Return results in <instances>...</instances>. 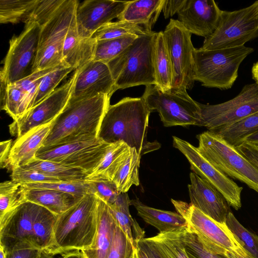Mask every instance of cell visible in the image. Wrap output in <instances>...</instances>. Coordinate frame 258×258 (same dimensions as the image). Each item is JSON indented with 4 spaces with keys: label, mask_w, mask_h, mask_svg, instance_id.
<instances>
[{
    "label": "cell",
    "mask_w": 258,
    "mask_h": 258,
    "mask_svg": "<svg viewBox=\"0 0 258 258\" xmlns=\"http://www.w3.org/2000/svg\"><path fill=\"white\" fill-rule=\"evenodd\" d=\"M150 113L142 97L124 98L107 108L98 138L108 143L122 141L141 156L157 150L160 148L159 143L147 139Z\"/></svg>",
    "instance_id": "obj_1"
},
{
    "label": "cell",
    "mask_w": 258,
    "mask_h": 258,
    "mask_svg": "<svg viewBox=\"0 0 258 258\" xmlns=\"http://www.w3.org/2000/svg\"><path fill=\"white\" fill-rule=\"evenodd\" d=\"M110 98L107 95L99 94L69 101L52 122L42 147H53L97 138L102 119L110 105Z\"/></svg>",
    "instance_id": "obj_2"
},
{
    "label": "cell",
    "mask_w": 258,
    "mask_h": 258,
    "mask_svg": "<svg viewBox=\"0 0 258 258\" xmlns=\"http://www.w3.org/2000/svg\"><path fill=\"white\" fill-rule=\"evenodd\" d=\"M97 205V197L89 193L57 216L52 243L45 251L55 255L90 248L98 227Z\"/></svg>",
    "instance_id": "obj_3"
},
{
    "label": "cell",
    "mask_w": 258,
    "mask_h": 258,
    "mask_svg": "<svg viewBox=\"0 0 258 258\" xmlns=\"http://www.w3.org/2000/svg\"><path fill=\"white\" fill-rule=\"evenodd\" d=\"M156 33L139 36L107 65L114 81L115 91L136 86L156 85L153 49Z\"/></svg>",
    "instance_id": "obj_4"
},
{
    "label": "cell",
    "mask_w": 258,
    "mask_h": 258,
    "mask_svg": "<svg viewBox=\"0 0 258 258\" xmlns=\"http://www.w3.org/2000/svg\"><path fill=\"white\" fill-rule=\"evenodd\" d=\"M254 51L244 45L229 48L194 50V79L209 88L227 90L238 77L239 66Z\"/></svg>",
    "instance_id": "obj_5"
},
{
    "label": "cell",
    "mask_w": 258,
    "mask_h": 258,
    "mask_svg": "<svg viewBox=\"0 0 258 258\" xmlns=\"http://www.w3.org/2000/svg\"><path fill=\"white\" fill-rule=\"evenodd\" d=\"M197 138L198 150L211 164L227 176L258 192V170L234 147L209 131Z\"/></svg>",
    "instance_id": "obj_6"
},
{
    "label": "cell",
    "mask_w": 258,
    "mask_h": 258,
    "mask_svg": "<svg viewBox=\"0 0 258 258\" xmlns=\"http://www.w3.org/2000/svg\"><path fill=\"white\" fill-rule=\"evenodd\" d=\"M258 37V1L234 11H222L215 31L205 38L204 50L233 48L244 45Z\"/></svg>",
    "instance_id": "obj_7"
},
{
    "label": "cell",
    "mask_w": 258,
    "mask_h": 258,
    "mask_svg": "<svg viewBox=\"0 0 258 258\" xmlns=\"http://www.w3.org/2000/svg\"><path fill=\"white\" fill-rule=\"evenodd\" d=\"M79 2L64 0L51 18L41 26L38 52L32 73L63 62L64 40Z\"/></svg>",
    "instance_id": "obj_8"
},
{
    "label": "cell",
    "mask_w": 258,
    "mask_h": 258,
    "mask_svg": "<svg viewBox=\"0 0 258 258\" xmlns=\"http://www.w3.org/2000/svg\"><path fill=\"white\" fill-rule=\"evenodd\" d=\"M151 112L157 111L164 126H201L200 108L187 92H164L156 85L146 86L142 97Z\"/></svg>",
    "instance_id": "obj_9"
},
{
    "label": "cell",
    "mask_w": 258,
    "mask_h": 258,
    "mask_svg": "<svg viewBox=\"0 0 258 258\" xmlns=\"http://www.w3.org/2000/svg\"><path fill=\"white\" fill-rule=\"evenodd\" d=\"M163 32L170 59L172 81L171 91L187 92L194 84V50L191 34L178 20L171 19Z\"/></svg>",
    "instance_id": "obj_10"
},
{
    "label": "cell",
    "mask_w": 258,
    "mask_h": 258,
    "mask_svg": "<svg viewBox=\"0 0 258 258\" xmlns=\"http://www.w3.org/2000/svg\"><path fill=\"white\" fill-rule=\"evenodd\" d=\"M171 201L177 213L185 219L187 228L207 249L215 253L228 254L242 248L225 223L213 220L190 204Z\"/></svg>",
    "instance_id": "obj_11"
},
{
    "label": "cell",
    "mask_w": 258,
    "mask_h": 258,
    "mask_svg": "<svg viewBox=\"0 0 258 258\" xmlns=\"http://www.w3.org/2000/svg\"><path fill=\"white\" fill-rule=\"evenodd\" d=\"M198 104L201 126L211 131L232 124L258 111V85L254 83L244 85L236 96L221 103Z\"/></svg>",
    "instance_id": "obj_12"
},
{
    "label": "cell",
    "mask_w": 258,
    "mask_h": 258,
    "mask_svg": "<svg viewBox=\"0 0 258 258\" xmlns=\"http://www.w3.org/2000/svg\"><path fill=\"white\" fill-rule=\"evenodd\" d=\"M111 144L97 138L53 147H42L36 158L79 168L88 175L100 163Z\"/></svg>",
    "instance_id": "obj_13"
},
{
    "label": "cell",
    "mask_w": 258,
    "mask_h": 258,
    "mask_svg": "<svg viewBox=\"0 0 258 258\" xmlns=\"http://www.w3.org/2000/svg\"><path fill=\"white\" fill-rule=\"evenodd\" d=\"M41 27L36 23L25 24L21 34L13 36L4 59V72L10 84H14L32 74L38 52Z\"/></svg>",
    "instance_id": "obj_14"
},
{
    "label": "cell",
    "mask_w": 258,
    "mask_h": 258,
    "mask_svg": "<svg viewBox=\"0 0 258 258\" xmlns=\"http://www.w3.org/2000/svg\"><path fill=\"white\" fill-rule=\"evenodd\" d=\"M77 74L76 70L64 84L14 120L9 125L11 134L18 138L35 127L52 123L68 104Z\"/></svg>",
    "instance_id": "obj_15"
},
{
    "label": "cell",
    "mask_w": 258,
    "mask_h": 258,
    "mask_svg": "<svg viewBox=\"0 0 258 258\" xmlns=\"http://www.w3.org/2000/svg\"><path fill=\"white\" fill-rule=\"evenodd\" d=\"M173 146L185 156L193 172L216 188L230 206L236 210L241 208L242 187L215 167L201 154L197 147L188 142L173 136Z\"/></svg>",
    "instance_id": "obj_16"
},
{
    "label": "cell",
    "mask_w": 258,
    "mask_h": 258,
    "mask_svg": "<svg viewBox=\"0 0 258 258\" xmlns=\"http://www.w3.org/2000/svg\"><path fill=\"white\" fill-rule=\"evenodd\" d=\"M41 207L27 201L0 224V245L5 252L23 248L39 249L35 240L34 226Z\"/></svg>",
    "instance_id": "obj_17"
},
{
    "label": "cell",
    "mask_w": 258,
    "mask_h": 258,
    "mask_svg": "<svg viewBox=\"0 0 258 258\" xmlns=\"http://www.w3.org/2000/svg\"><path fill=\"white\" fill-rule=\"evenodd\" d=\"M129 1L87 0L78 6L75 14L80 37L90 38L102 26L118 18Z\"/></svg>",
    "instance_id": "obj_18"
},
{
    "label": "cell",
    "mask_w": 258,
    "mask_h": 258,
    "mask_svg": "<svg viewBox=\"0 0 258 258\" xmlns=\"http://www.w3.org/2000/svg\"><path fill=\"white\" fill-rule=\"evenodd\" d=\"M77 70L69 101L99 94L111 96L115 92L114 81L107 63L92 60Z\"/></svg>",
    "instance_id": "obj_19"
},
{
    "label": "cell",
    "mask_w": 258,
    "mask_h": 258,
    "mask_svg": "<svg viewBox=\"0 0 258 258\" xmlns=\"http://www.w3.org/2000/svg\"><path fill=\"white\" fill-rule=\"evenodd\" d=\"M221 12L213 0H185L178 20L191 34L206 38L217 28Z\"/></svg>",
    "instance_id": "obj_20"
},
{
    "label": "cell",
    "mask_w": 258,
    "mask_h": 258,
    "mask_svg": "<svg viewBox=\"0 0 258 258\" xmlns=\"http://www.w3.org/2000/svg\"><path fill=\"white\" fill-rule=\"evenodd\" d=\"M188 189L190 204L213 220L225 223L231 212L223 195L214 186L195 173L189 174Z\"/></svg>",
    "instance_id": "obj_21"
},
{
    "label": "cell",
    "mask_w": 258,
    "mask_h": 258,
    "mask_svg": "<svg viewBox=\"0 0 258 258\" xmlns=\"http://www.w3.org/2000/svg\"><path fill=\"white\" fill-rule=\"evenodd\" d=\"M97 218L94 242L90 248L82 251L86 258H107L115 234L117 222L112 210L107 203L99 198Z\"/></svg>",
    "instance_id": "obj_22"
},
{
    "label": "cell",
    "mask_w": 258,
    "mask_h": 258,
    "mask_svg": "<svg viewBox=\"0 0 258 258\" xmlns=\"http://www.w3.org/2000/svg\"><path fill=\"white\" fill-rule=\"evenodd\" d=\"M51 124L35 127L13 143L8 158V167L12 170L21 167L36 158V155L47 137Z\"/></svg>",
    "instance_id": "obj_23"
},
{
    "label": "cell",
    "mask_w": 258,
    "mask_h": 258,
    "mask_svg": "<svg viewBox=\"0 0 258 258\" xmlns=\"http://www.w3.org/2000/svg\"><path fill=\"white\" fill-rule=\"evenodd\" d=\"M96 44V41L92 37H80L75 15L63 44V61L75 71L79 69L93 59Z\"/></svg>",
    "instance_id": "obj_24"
},
{
    "label": "cell",
    "mask_w": 258,
    "mask_h": 258,
    "mask_svg": "<svg viewBox=\"0 0 258 258\" xmlns=\"http://www.w3.org/2000/svg\"><path fill=\"white\" fill-rule=\"evenodd\" d=\"M144 221L157 229L160 233L178 230L187 227L185 219L178 213L157 209L143 204L138 198L131 200Z\"/></svg>",
    "instance_id": "obj_25"
},
{
    "label": "cell",
    "mask_w": 258,
    "mask_h": 258,
    "mask_svg": "<svg viewBox=\"0 0 258 258\" xmlns=\"http://www.w3.org/2000/svg\"><path fill=\"white\" fill-rule=\"evenodd\" d=\"M25 196L27 201L41 206L56 216L68 210L83 197L53 189L26 187Z\"/></svg>",
    "instance_id": "obj_26"
},
{
    "label": "cell",
    "mask_w": 258,
    "mask_h": 258,
    "mask_svg": "<svg viewBox=\"0 0 258 258\" xmlns=\"http://www.w3.org/2000/svg\"><path fill=\"white\" fill-rule=\"evenodd\" d=\"M165 0H136L129 1L118 17L119 21L137 24L152 32L162 11Z\"/></svg>",
    "instance_id": "obj_27"
},
{
    "label": "cell",
    "mask_w": 258,
    "mask_h": 258,
    "mask_svg": "<svg viewBox=\"0 0 258 258\" xmlns=\"http://www.w3.org/2000/svg\"><path fill=\"white\" fill-rule=\"evenodd\" d=\"M130 148L122 141L111 143L100 163L86 179L112 180L126 159Z\"/></svg>",
    "instance_id": "obj_28"
},
{
    "label": "cell",
    "mask_w": 258,
    "mask_h": 258,
    "mask_svg": "<svg viewBox=\"0 0 258 258\" xmlns=\"http://www.w3.org/2000/svg\"><path fill=\"white\" fill-rule=\"evenodd\" d=\"M153 64L156 85L162 91H170L172 73L163 32H156L153 44Z\"/></svg>",
    "instance_id": "obj_29"
},
{
    "label": "cell",
    "mask_w": 258,
    "mask_h": 258,
    "mask_svg": "<svg viewBox=\"0 0 258 258\" xmlns=\"http://www.w3.org/2000/svg\"><path fill=\"white\" fill-rule=\"evenodd\" d=\"M21 168L37 171L63 181H78L86 180L88 174L82 169L67 165L35 158Z\"/></svg>",
    "instance_id": "obj_30"
},
{
    "label": "cell",
    "mask_w": 258,
    "mask_h": 258,
    "mask_svg": "<svg viewBox=\"0 0 258 258\" xmlns=\"http://www.w3.org/2000/svg\"><path fill=\"white\" fill-rule=\"evenodd\" d=\"M130 201L127 192H121L115 202L109 205L117 223L135 246L144 238L145 232L130 213Z\"/></svg>",
    "instance_id": "obj_31"
},
{
    "label": "cell",
    "mask_w": 258,
    "mask_h": 258,
    "mask_svg": "<svg viewBox=\"0 0 258 258\" xmlns=\"http://www.w3.org/2000/svg\"><path fill=\"white\" fill-rule=\"evenodd\" d=\"M209 131L236 147L241 144L247 137L258 132V111L236 123Z\"/></svg>",
    "instance_id": "obj_32"
},
{
    "label": "cell",
    "mask_w": 258,
    "mask_h": 258,
    "mask_svg": "<svg viewBox=\"0 0 258 258\" xmlns=\"http://www.w3.org/2000/svg\"><path fill=\"white\" fill-rule=\"evenodd\" d=\"M26 187L21 183L7 180L0 184V224L21 205L27 202Z\"/></svg>",
    "instance_id": "obj_33"
},
{
    "label": "cell",
    "mask_w": 258,
    "mask_h": 258,
    "mask_svg": "<svg viewBox=\"0 0 258 258\" xmlns=\"http://www.w3.org/2000/svg\"><path fill=\"white\" fill-rule=\"evenodd\" d=\"M141 156L133 148H130L126 159L112 181L120 192H127L133 185L140 184L139 169Z\"/></svg>",
    "instance_id": "obj_34"
},
{
    "label": "cell",
    "mask_w": 258,
    "mask_h": 258,
    "mask_svg": "<svg viewBox=\"0 0 258 258\" xmlns=\"http://www.w3.org/2000/svg\"><path fill=\"white\" fill-rule=\"evenodd\" d=\"M37 2L38 0H0V23H27Z\"/></svg>",
    "instance_id": "obj_35"
},
{
    "label": "cell",
    "mask_w": 258,
    "mask_h": 258,
    "mask_svg": "<svg viewBox=\"0 0 258 258\" xmlns=\"http://www.w3.org/2000/svg\"><path fill=\"white\" fill-rule=\"evenodd\" d=\"M152 32L137 24L118 21L109 22L102 26L94 33L92 38L97 41L132 35L139 36Z\"/></svg>",
    "instance_id": "obj_36"
},
{
    "label": "cell",
    "mask_w": 258,
    "mask_h": 258,
    "mask_svg": "<svg viewBox=\"0 0 258 258\" xmlns=\"http://www.w3.org/2000/svg\"><path fill=\"white\" fill-rule=\"evenodd\" d=\"M138 37L132 35L96 41L93 60L107 64L128 47Z\"/></svg>",
    "instance_id": "obj_37"
},
{
    "label": "cell",
    "mask_w": 258,
    "mask_h": 258,
    "mask_svg": "<svg viewBox=\"0 0 258 258\" xmlns=\"http://www.w3.org/2000/svg\"><path fill=\"white\" fill-rule=\"evenodd\" d=\"M74 69L63 61L42 79L32 100L31 108L36 106L56 90L60 82Z\"/></svg>",
    "instance_id": "obj_38"
},
{
    "label": "cell",
    "mask_w": 258,
    "mask_h": 258,
    "mask_svg": "<svg viewBox=\"0 0 258 258\" xmlns=\"http://www.w3.org/2000/svg\"><path fill=\"white\" fill-rule=\"evenodd\" d=\"M225 223L245 252L252 258H258V236L244 228L231 212Z\"/></svg>",
    "instance_id": "obj_39"
},
{
    "label": "cell",
    "mask_w": 258,
    "mask_h": 258,
    "mask_svg": "<svg viewBox=\"0 0 258 258\" xmlns=\"http://www.w3.org/2000/svg\"><path fill=\"white\" fill-rule=\"evenodd\" d=\"M180 230L159 232L153 237L168 258H189L182 240Z\"/></svg>",
    "instance_id": "obj_40"
},
{
    "label": "cell",
    "mask_w": 258,
    "mask_h": 258,
    "mask_svg": "<svg viewBox=\"0 0 258 258\" xmlns=\"http://www.w3.org/2000/svg\"><path fill=\"white\" fill-rule=\"evenodd\" d=\"M181 236L186 252L189 258H232L229 253L220 254L207 249L196 235L187 227L181 229Z\"/></svg>",
    "instance_id": "obj_41"
},
{
    "label": "cell",
    "mask_w": 258,
    "mask_h": 258,
    "mask_svg": "<svg viewBox=\"0 0 258 258\" xmlns=\"http://www.w3.org/2000/svg\"><path fill=\"white\" fill-rule=\"evenodd\" d=\"M23 184L27 188L53 189L82 197L90 193L89 185L86 180Z\"/></svg>",
    "instance_id": "obj_42"
},
{
    "label": "cell",
    "mask_w": 258,
    "mask_h": 258,
    "mask_svg": "<svg viewBox=\"0 0 258 258\" xmlns=\"http://www.w3.org/2000/svg\"><path fill=\"white\" fill-rule=\"evenodd\" d=\"M135 246L117 223L107 258H134Z\"/></svg>",
    "instance_id": "obj_43"
},
{
    "label": "cell",
    "mask_w": 258,
    "mask_h": 258,
    "mask_svg": "<svg viewBox=\"0 0 258 258\" xmlns=\"http://www.w3.org/2000/svg\"><path fill=\"white\" fill-rule=\"evenodd\" d=\"M64 0H38L27 23H36L41 27L53 16Z\"/></svg>",
    "instance_id": "obj_44"
},
{
    "label": "cell",
    "mask_w": 258,
    "mask_h": 258,
    "mask_svg": "<svg viewBox=\"0 0 258 258\" xmlns=\"http://www.w3.org/2000/svg\"><path fill=\"white\" fill-rule=\"evenodd\" d=\"M86 180L89 185L90 193L94 194L108 205L114 203L121 193L112 180Z\"/></svg>",
    "instance_id": "obj_45"
},
{
    "label": "cell",
    "mask_w": 258,
    "mask_h": 258,
    "mask_svg": "<svg viewBox=\"0 0 258 258\" xmlns=\"http://www.w3.org/2000/svg\"><path fill=\"white\" fill-rule=\"evenodd\" d=\"M25 96V93L15 83L10 84L2 110H5L14 120L20 117V111Z\"/></svg>",
    "instance_id": "obj_46"
},
{
    "label": "cell",
    "mask_w": 258,
    "mask_h": 258,
    "mask_svg": "<svg viewBox=\"0 0 258 258\" xmlns=\"http://www.w3.org/2000/svg\"><path fill=\"white\" fill-rule=\"evenodd\" d=\"M11 177L12 180L22 184L63 181L60 179L21 167L13 169Z\"/></svg>",
    "instance_id": "obj_47"
},
{
    "label": "cell",
    "mask_w": 258,
    "mask_h": 258,
    "mask_svg": "<svg viewBox=\"0 0 258 258\" xmlns=\"http://www.w3.org/2000/svg\"><path fill=\"white\" fill-rule=\"evenodd\" d=\"M136 244L146 253L149 258H168L153 237L144 238Z\"/></svg>",
    "instance_id": "obj_48"
},
{
    "label": "cell",
    "mask_w": 258,
    "mask_h": 258,
    "mask_svg": "<svg viewBox=\"0 0 258 258\" xmlns=\"http://www.w3.org/2000/svg\"><path fill=\"white\" fill-rule=\"evenodd\" d=\"M235 149L248 160L258 170V146L246 142L234 147Z\"/></svg>",
    "instance_id": "obj_49"
},
{
    "label": "cell",
    "mask_w": 258,
    "mask_h": 258,
    "mask_svg": "<svg viewBox=\"0 0 258 258\" xmlns=\"http://www.w3.org/2000/svg\"><path fill=\"white\" fill-rule=\"evenodd\" d=\"M41 249L37 248H23L6 252V258H39Z\"/></svg>",
    "instance_id": "obj_50"
},
{
    "label": "cell",
    "mask_w": 258,
    "mask_h": 258,
    "mask_svg": "<svg viewBox=\"0 0 258 258\" xmlns=\"http://www.w3.org/2000/svg\"><path fill=\"white\" fill-rule=\"evenodd\" d=\"M185 0H165L162 11L165 19L173 16L180 10Z\"/></svg>",
    "instance_id": "obj_51"
},
{
    "label": "cell",
    "mask_w": 258,
    "mask_h": 258,
    "mask_svg": "<svg viewBox=\"0 0 258 258\" xmlns=\"http://www.w3.org/2000/svg\"><path fill=\"white\" fill-rule=\"evenodd\" d=\"M12 140H6L0 143V164L2 168H7L8 158L12 146Z\"/></svg>",
    "instance_id": "obj_52"
},
{
    "label": "cell",
    "mask_w": 258,
    "mask_h": 258,
    "mask_svg": "<svg viewBox=\"0 0 258 258\" xmlns=\"http://www.w3.org/2000/svg\"><path fill=\"white\" fill-rule=\"evenodd\" d=\"M1 89H0V101L1 108L4 105L9 84L4 73L1 70L0 72Z\"/></svg>",
    "instance_id": "obj_53"
},
{
    "label": "cell",
    "mask_w": 258,
    "mask_h": 258,
    "mask_svg": "<svg viewBox=\"0 0 258 258\" xmlns=\"http://www.w3.org/2000/svg\"><path fill=\"white\" fill-rule=\"evenodd\" d=\"M62 258H86L81 250H73L62 255Z\"/></svg>",
    "instance_id": "obj_54"
},
{
    "label": "cell",
    "mask_w": 258,
    "mask_h": 258,
    "mask_svg": "<svg viewBox=\"0 0 258 258\" xmlns=\"http://www.w3.org/2000/svg\"><path fill=\"white\" fill-rule=\"evenodd\" d=\"M229 254L232 258H252L243 248L239 249L236 251L229 253Z\"/></svg>",
    "instance_id": "obj_55"
},
{
    "label": "cell",
    "mask_w": 258,
    "mask_h": 258,
    "mask_svg": "<svg viewBox=\"0 0 258 258\" xmlns=\"http://www.w3.org/2000/svg\"><path fill=\"white\" fill-rule=\"evenodd\" d=\"M244 142L258 146V132L254 133L247 137Z\"/></svg>",
    "instance_id": "obj_56"
},
{
    "label": "cell",
    "mask_w": 258,
    "mask_h": 258,
    "mask_svg": "<svg viewBox=\"0 0 258 258\" xmlns=\"http://www.w3.org/2000/svg\"><path fill=\"white\" fill-rule=\"evenodd\" d=\"M251 75L255 83L258 85V61L253 64L251 68Z\"/></svg>",
    "instance_id": "obj_57"
},
{
    "label": "cell",
    "mask_w": 258,
    "mask_h": 258,
    "mask_svg": "<svg viewBox=\"0 0 258 258\" xmlns=\"http://www.w3.org/2000/svg\"><path fill=\"white\" fill-rule=\"evenodd\" d=\"M135 253L137 258H149L146 253L137 244L135 246Z\"/></svg>",
    "instance_id": "obj_58"
},
{
    "label": "cell",
    "mask_w": 258,
    "mask_h": 258,
    "mask_svg": "<svg viewBox=\"0 0 258 258\" xmlns=\"http://www.w3.org/2000/svg\"><path fill=\"white\" fill-rule=\"evenodd\" d=\"M54 256V255L48 253L46 251L42 250H41L39 258H55Z\"/></svg>",
    "instance_id": "obj_59"
},
{
    "label": "cell",
    "mask_w": 258,
    "mask_h": 258,
    "mask_svg": "<svg viewBox=\"0 0 258 258\" xmlns=\"http://www.w3.org/2000/svg\"><path fill=\"white\" fill-rule=\"evenodd\" d=\"M0 258H6V252L1 245H0Z\"/></svg>",
    "instance_id": "obj_60"
},
{
    "label": "cell",
    "mask_w": 258,
    "mask_h": 258,
    "mask_svg": "<svg viewBox=\"0 0 258 258\" xmlns=\"http://www.w3.org/2000/svg\"><path fill=\"white\" fill-rule=\"evenodd\" d=\"M134 258H137L136 257V253H135V257Z\"/></svg>",
    "instance_id": "obj_61"
}]
</instances>
